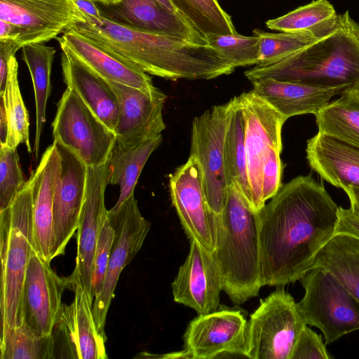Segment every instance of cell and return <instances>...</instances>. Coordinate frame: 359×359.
<instances>
[{"label":"cell","mask_w":359,"mask_h":359,"mask_svg":"<svg viewBox=\"0 0 359 359\" xmlns=\"http://www.w3.org/2000/svg\"><path fill=\"white\" fill-rule=\"evenodd\" d=\"M83 14V21L76 22L71 28L147 74L173 81L208 80L230 74L235 69L223 54L208 44L141 32L115 24L102 17L97 19Z\"/></svg>","instance_id":"obj_2"},{"label":"cell","mask_w":359,"mask_h":359,"mask_svg":"<svg viewBox=\"0 0 359 359\" xmlns=\"http://www.w3.org/2000/svg\"><path fill=\"white\" fill-rule=\"evenodd\" d=\"M74 298L63 304L53 330L55 343L60 342L65 358L105 359L106 339L99 332L93 312V298L79 281H70Z\"/></svg>","instance_id":"obj_17"},{"label":"cell","mask_w":359,"mask_h":359,"mask_svg":"<svg viewBox=\"0 0 359 359\" xmlns=\"http://www.w3.org/2000/svg\"><path fill=\"white\" fill-rule=\"evenodd\" d=\"M231 106V100L213 106L192 121L189 156L195 158L201 167L205 199L215 215L222 212L229 190L224 146Z\"/></svg>","instance_id":"obj_10"},{"label":"cell","mask_w":359,"mask_h":359,"mask_svg":"<svg viewBox=\"0 0 359 359\" xmlns=\"http://www.w3.org/2000/svg\"><path fill=\"white\" fill-rule=\"evenodd\" d=\"M69 287V277L58 276L52 269L50 262L38 252H34L29 262L22 291L21 325L39 336L51 335L62 305V293Z\"/></svg>","instance_id":"obj_13"},{"label":"cell","mask_w":359,"mask_h":359,"mask_svg":"<svg viewBox=\"0 0 359 359\" xmlns=\"http://www.w3.org/2000/svg\"><path fill=\"white\" fill-rule=\"evenodd\" d=\"M355 93V95L359 97V89H358L357 90H355V92H353Z\"/></svg>","instance_id":"obj_48"},{"label":"cell","mask_w":359,"mask_h":359,"mask_svg":"<svg viewBox=\"0 0 359 359\" xmlns=\"http://www.w3.org/2000/svg\"><path fill=\"white\" fill-rule=\"evenodd\" d=\"M320 335L307 325L302 330L290 359H330Z\"/></svg>","instance_id":"obj_40"},{"label":"cell","mask_w":359,"mask_h":359,"mask_svg":"<svg viewBox=\"0 0 359 359\" xmlns=\"http://www.w3.org/2000/svg\"><path fill=\"white\" fill-rule=\"evenodd\" d=\"M8 121V135L5 145L17 149L20 144H25L32 152L29 142V114L25 105L18 82V63L12 56L8 63V76L4 91L0 94Z\"/></svg>","instance_id":"obj_33"},{"label":"cell","mask_w":359,"mask_h":359,"mask_svg":"<svg viewBox=\"0 0 359 359\" xmlns=\"http://www.w3.org/2000/svg\"><path fill=\"white\" fill-rule=\"evenodd\" d=\"M204 38L210 34H237L231 16L217 0H169Z\"/></svg>","instance_id":"obj_34"},{"label":"cell","mask_w":359,"mask_h":359,"mask_svg":"<svg viewBox=\"0 0 359 359\" xmlns=\"http://www.w3.org/2000/svg\"><path fill=\"white\" fill-rule=\"evenodd\" d=\"M20 30L18 27L0 20V41H14L18 44Z\"/></svg>","instance_id":"obj_42"},{"label":"cell","mask_w":359,"mask_h":359,"mask_svg":"<svg viewBox=\"0 0 359 359\" xmlns=\"http://www.w3.org/2000/svg\"><path fill=\"white\" fill-rule=\"evenodd\" d=\"M350 201V208L359 216V189L348 187L344 189Z\"/></svg>","instance_id":"obj_44"},{"label":"cell","mask_w":359,"mask_h":359,"mask_svg":"<svg viewBox=\"0 0 359 359\" xmlns=\"http://www.w3.org/2000/svg\"><path fill=\"white\" fill-rule=\"evenodd\" d=\"M109 173V161L99 167L88 168L85 200L77 229L76 266L69 276L71 281L81 283L90 294L95 251L107 218L104 194Z\"/></svg>","instance_id":"obj_19"},{"label":"cell","mask_w":359,"mask_h":359,"mask_svg":"<svg viewBox=\"0 0 359 359\" xmlns=\"http://www.w3.org/2000/svg\"><path fill=\"white\" fill-rule=\"evenodd\" d=\"M300 281L305 294L298 306L306 324L321 330L325 344L359 330V301L334 276L314 267Z\"/></svg>","instance_id":"obj_8"},{"label":"cell","mask_w":359,"mask_h":359,"mask_svg":"<svg viewBox=\"0 0 359 359\" xmlns=\"http://www.w3.org/2000/svg\"><path fill=\"white\" fill-rule=\"evenodd\" d=\"M231 102L230 117L224 146L226 181L229 186L233 185L238 189L250 207L244 119L238 103L237 96L231 98Z\"/></svg>","instance_id":"obj_30"},{"label":"cell","mask_w":359,"mask_h":359,"mask_svg":"<svg viewBox=\"0 0 359 359\" xmlns=\"http://www.w3.org/2000/svg\"><path fill=\"white\" fill-rule=\"evenodd\" d=\"M27 182L17 149L0 145V212L11 206Z\"/></svg>","instance_id":"obj_38"},{"label":"cell","mask_w":359,"mask_h":359,"mask_svg":"<svg viewBox=\"0 0 359 359\" xmlns=\"http://www.w3.org/2000/svg\"><path fill=\"white\" fill-rule=\"evenodd\" d=\"M237 99L245 123L250 208L259 213L283 184L281 132L287 118L252 90Z\"/></svg>","instance_id":"obj_5"},{"label":"cell","mask_w":359,"mask_h":359,"mask_svg":"<svg viewBox=\"0 0 359 359\" xmlns=\"http://www.w3.org/2000/svg\"><path fill=\"white\" fill-rule=\"evenodd\" d=\"M95 2L101 16L115 24L207 44L204 36L181 13L166 8L156 0H120L110 4Z\"/></svg>","instance_id":"obj_18"},{"label":"cell","mask_w":359,"mask_h":359,"mask_svg":"<svg viewBox=\"0 0 359 359\" xmlns=\"http://www.w3.org/2000/svg\"><path fill=\"white\" fill-rule=\"evenodd\" d=\"M247 324L241 310L220 305L189 323L183 336L184 349L194 359L226 353L246 356Z\"/></svg>","instance_id":"obj_15"},{"label":"cell","mask_w":359,"mask_h":359,"mask_svg":"<svg viewBox=\"0 0 359 359\" xmlns=\"http://www.w3.org/2000/svg\"><path fill=\"white\" fill-rule=\"evenodd\" d=\"M107 215L115 236L105 277L93 306L97 330L106 339L107 315L120 274L140 250L151 228V223L140 213L134 194L118 208L108 210Z\"/></svg>","instance_id":"obj_11"},{"label":"cell","mask_w":359,"mask_h":359,"mask_svg":"<svg viewBox=\"0 0 359 359\" xmlns=\"http://www.w3.org/2000/svg\"><path fill=\"white\" fill-rule=\"evenodd\" d=\"M38 252L29 180L11 206L0 212L1 335L21 325L20 301L31 255Z\"/></svg>","instance_id":"obj_6"},{"label":"cell","mask_w":359,"mask_h":359,"mask_svg":"<svg viewBox=\"0 0 359 359\" xmlns=\"http://www.w3.org/2000/svg\"><path fill=\"white\" fill-rule=\"evenodd\" d=\"M253 35L258 37L259 57L257 66H266L280 62L313 42L323 38L311 32H266L255 29Z\"/></svg>","instance_id":"obj_36"},{"label":"cell","mask_w":359,"mask_h":359,"mask_svg":"<svg viewBox=\"0 0 359 359\" xmlns=\"http://www.w3.org/2000/svg\"><path fill=\"white\" fill-rule=\"evenodd\" d=\"M205 39L207 44L223 54L235 68L256 65L259 62V39L254 35L210 34Z\"/></svg>","instance_id":"obj_37"},{"label":"cell","mask_w":359,"mask_h":359,"mask_svg":"<svg viewBox=\"0 0 359 359\" xmlns=\"http://www.w3.org/2000/svg\"><path fill=\"white\" fill-rule=\"evenodd\" d=\"M339 15L327 0H316L266 22L279 32H311L324 37L337 26Z\"/></svg>","instance_id":"obj_32"},{"label":"cell","mask_w":359,"mask_h":359,"mask_svg":"<svg viewBox=\"0 0 359 359\" xmlns=\"http://www.w3.org/2000/svg\"><path fill=\"white\" fill-rule=\"evenodd\" d=\"M156 1L157 2H158L161 5H162L163 6L165 7L166 8H168L170 11H175V12L177 11L169 0H156Z\"/></svg>","instance_id":"obj_46"},{"label":"cell","mask_w":359,"mask_h":359,"mask_svg":"<svg viewBox=\"0 0 359 359\" xmlns=\"http://www.w3.org/2000/svg\"><path fill=\"white\" fill-rule=\"evenodd\" d=\"M252 90L287 119L306 114H316L339 95L333 88H323L271 78L252 82Z\"/></svg>","instance_id":"obj_26"},{"label":"cell","mask_w":359,"mask_h":359,"mask_svg":"<svg viewBox=\"0 0 359 359\" xmlns=\"http://www.w3.org/2000/svg\"><path fill=\"white\" fill-rule=\"evenodd\" d=\"M189 242V252L171 284L173 299L198 315L206 314L220 306L222 279L212 253Z\"/></svg>","instance_id":"obj_21"},{"label":"cell","mask_w":359,"mask_h":359,"mask_svg":"<svg viewBox=\"0 0 359 359\" xmlns=\"http://www.w3.org/2000/svg\"><path fill=\"white\" fill-rule=\"evenodd\" d=\"M306 325L292 296L283 286L260 300L246 328V357L290 359L295 343Z\"/></svg>","instance_id":"obj_7"},{"label":"cell","mask_w":359,"mask_h":359,"mask_svg":"<svg viewBox=\"0 0 359 359\" xmlns=\"http://www.w3.org/2000/svg\"><path fill=\"white\" fill-rule=\"evenodd\" d=\"M215 216L217 237L212 255L222 290L234 304L240 305L257 297L262 287L259 215L229 185L223 210Z\"/></svg>","instance_id":"obj_4"},{"label":"cell","mask_w":359,"mask_h":359,"mask_svg":"<svg viewBox=\"0 0 359 359\" xmlns=\"http://www.w3.org/2000/svg\"><path fill=\"white\" fill-rule=\"evenodd\" d=\"M61 65L63 81L73 90L90 109L114 133L119 117V104L116 96L107 83L95 74L63 43Z\"/></svg>","instance_id":"obj_25"},{"label":"cell","mask_w":359,"mask_h":359,"mask_svg":"<svg viewBox=\"0 0 359 359\" xmlns=\"http://www.w3.org/2000/svg\"><path fill=\"white\" fill-rule=\"evenodd\" d=\"M339 209L311 175L282 184L258 213L262 287L294 283L311 269L335 235Z\"/></svg>","instance_id":"obj_1"},{"label":"cell","mask_w":359,"mask_h":359,"mask_svg":"<svg viewBox=\"0 0 359 359\" xmlns=\"http://www.w3.org/2000/svg\"><path fill=\"white\" fill-rule=\"evenodd\" d=\"M89 69L107 81L131 86L154 95L163 93L141 69L73 28L57 37Z\"/></svg>","instance_id":"obj_22"},{"label":"cell","mask_w":359,"mask_h":359,"mask_svg":"<svg viewBox=\"0 0 359 359\" xmlns=\"http://www.w3.org/2000/svg\"><path fill=\"white\" fill-rule=\"evenodd\" d=\"M161 142V134L134 147H122L116 143L109 160V184L119 185L120 194L112 208H118L134 194L144 165Z\"/></svg>","instance_id":"obj_28"},{"label":"cell","mask_w":359,"mask_h":359,"mask_svg":"<svg viewBox=\"0 0 359 359\" xmlns=\"http://www.w3.org/2000/svg\"><path fill=\"white\" fill-rule=\"evenodd\" d=\"M54 141L74 152L88 168L107 163L116 135L71 88L64 91L52 123Z\"/></svg>","instance_id":"obj_9"},{"label":"cell","mask_w":359,"mask_h":359,"mask_svg":"<svg viewBox=\"0 0 359 359\" xmlns=\"http://www.w3.org/2000/svg\"><path fill=\"white\" fill-rule=\"evenodd\" d=\"M77 7L83 13L97 19L102 18L100 10L95 0H73Z\"/></svg>","instance_id":"obj_43"},{"label":"cell","mask_w":359,"mask_h":359,"mask_svg":"<svg viewBox=\"0 0 359 359\" xmlns=\"http://www.w3.org/2000/svg\"><path fill=\"white\" fill-rule=\"evenodd\" d=\"M21 49V58L29 71L34 90L36 133L34 153L35 157L38 158L41 134L46 120L47 101L51 92V69L56 49L43 43H29Z\"/></svg>","instance_id":"obj_29"},{"label":"cell","mask_w":359,"mask_h":359,"mask_svg":"<svg viewBox=\"0 0 359 359\" xmlns=\"http://www.w3.org/2000/svg\"><path fill=\"white\" fill-rule=\"evenodd\" d=\"M58 150L61 168L53 200L51 259L63 255L78 229L83 205L88 167L72 150L53 142Z\"/></svg>","instance_id":"obj_16"},{"label":"cell","mask_w":359,"mask_h":359,"mask_svg":"<svg viewBox=\"0 0 359 359\" xmlns=\"http://www.w3.org/2000/svg\"><path fill=\"white\" fill-rule=\"evenodd\" d=\"M320 267L334 276L359 301V239L335 234L318 252L312 268Z\"/></svg>","instance_id":"obj_27"},{"label":"cell","mask_w":359,"mask_h":359,"mask_svg":"<svg viewBox=\"0 0 359 359\" xmlns=\"http://www.w3.org/2000/svg\"><path fill=\"white\" fill-rule=\"evenodd\" d=\"M119 104V117L114 131L116 144L134 147L159 135L165 128L162 111L163 93L154 95L126 85L107 81Z\"/></svg>","instance_id":"obj_20"},{"label":"cell","mask_w":359,"mask_h":359,"mask_svg":"<svg viewBox=\"0 0 359 359\" xmlns=\"http://www.w3.org/2000/svg\"><path fill=\"white\" fill-rule=\"evenodd\" d=\"M244 74L251 83L271 78L336 89L339 95L355 92L359 89V23L346 11L327 36L280 62L255 65Z\"/></svg>","instance_id":"obj_3"},{"label":"cell","mask_w":359,"mask_h":359,"mask_svg":"<svg viewBox=\"0 0 359 359\" xmlns=\"http://www.w3.org/2000/svg\"><path fill=\"white\" fill-rule=\"evenodd\" d=\"M347 234L359 239V216L351 208L339 207L335 234Z\"/></svg>","instance_id":"obj_41"},{"label":"cell","mask_w":359,"mask_h":359,"mask_svg":"<svg viewBox=\"0 0 359 359\" xmlns=\"http://www.w3.org/2000/svg\"><path fill=\"white\" fill-rule=\"evenodd\" d=\"M306 159L323 180L343 190L359 189V147L318 132L307 140Z\"/></svg>","instance_id":"obj_24"},{"label":"cell","mask_w":359,"mask_h":359,"mask_svg":"<svg viewBox=\"0 0 359 359\" xmlns=\"http://www.w3.org/2000/svg\"><path fill=\"white\" fill-rule=\"evenodd\" d=\"M0 20L18 27L22 48L56 39L84 18L73 0H0Z\"/></svg>","instance_id":"obj_12"},{"label":"cell","mask_w":359,"mask_h":359,"mask_svg":"<svg viewBox=\"0 0 359 359\" xmlns=\"http://www.w3.org/2000/svg\"><path fill=\"white\" fill-rule=\"evenodd\" d=\"M114 236L115 230L107 215V220L99 235L93 258L91 279V295L93 298H95L99 293L103 283Z\"/></svg>","instance_id":"obj_39"},{"label":"cell","mask_w":359,"mask_h":359,"mask_svg":"<svg viewBox=\"0 0 359 359\" xmlns=\"http://www.w3.org/2000/svg\"><path fill=\"white\" fill-rule=\"evenodd\" d=\"M8 135V121L3 102L0 101V144H5Z\"/></svg>","instance_id":"obj_45"},{"label":"cell","mask_w":359,"mask_h":359,"mask_svg":"<svg viewBox=\"0 0 359 359\" xmlns=\"http://www.w3.org/2000/svg\"><path fill=\"white\" fill-rule=\"evenodd\" d=\"M1 359H50L56 356L53 334L39 336L24 325L0 336Z\"/></svg>","instance_id":"obj_35"},{"label":"cell","mask_w":359,"mask_h":359,"mask_svg":"<svg viewBox=\"0 0 359 359\" xmlns=\"http://www.w3.org/2000/svg\"><path fill=\"white\" fill-rule=\"evenodd\" d=\"M172 203L189 241L212 253L216 244V216L210 210L203 191L201 167L195 158L170 175Z\"/></svg>","instance_id":"obj_14"},{"label":"cell","mask_w":359,"mask_h":359,"mask_svg":"<svg viewBox=\"0 0 359 359\" xmlns=\"http://www.w3.org/2000/svg\"><path fill=\"white\" fill-rule=\"evenodd\" d=\"M314 115L318 132L359 147V97L355 93L340 95Z\"/></svg>","instance_id":"obj_31"},{"label":"cell","mask_w":359,"mask_h":359,"mask_svg":"<svg viewBox=\"0 0 359 359\" xmlns=\"http://www.w3.org/2000/svg\"><path fill=\"white\" fill-rule=\"evenodd\" d=\"M61 168L60 156L53 142L43 154L30 175L32 191L33 228L38 253L50 262L53 200Z\"/></svg>","instance_id":"obj_23"},{"label":"cell","mask_w":359,"mask_h":359,"mask_svg":"<svg viewBox=\"0 0 359 359\" xmlns=\"http://www.w3.org/2000/svg\"><path fill=\"white\" fill-rule=\"evenodd\" d=\"M97 2L106 4H115L119 1L120 0H95Z\"/></svg>","instance_id":"obj_47"}]
</instances>
